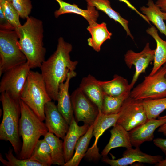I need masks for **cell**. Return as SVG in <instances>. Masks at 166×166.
Segmentation results:
<instances>
[{
  "label": "cell",
  "mask_w": 166,
  "mask_h": 166,
  "mask_svg": "<svg viewBox=\"0 0 166 166\" xmlns=\"http://www.w3.org/2000/svg\"><path fill=\"white\" fill-rule=\"evenodd\" d=\"M155 3L163 12H166V0H157Z\"/></svg>",
  "instance_id": "37"
},
{
  "label": "cell",
  "mask_w": 166,
  "mask_h": 166,
  "mask_svg": "<svg viewBox=\"0 0 166 166\" xmlns=\"http://www.w3.org/2000/svg\"><path fill=\"white\" fill-rule=\"evenodd\" d=\"M20 99L42 121L45 119V106L51 101L41 73L30 70L22 90Z\"/></svg>",
  "instance_id": "5"
},
{
  "label": "cell",
  "mask_w": 166,
  "mask_h": 166,
  "mask_svg": "<svg viewBox=\"0 0 166 166\" xmlns=\"http://www.w3.org/2000/svg\"><path fill=\"white\" fill-rule=\"evenodd\" d=\"M15 30L0 29V77L7 70L27 61Z\"/></svg>",
  "instance_id": "6"
},
{
  "label": "cell",
  "mask_w": 166,
  "mask_h": 166,
  "mask_svg": "<svg viewBox=\"0 0 166 166\" xmlns=\"http://www.w3.org/2000/svg\"><path fill=\"white\" fill-rule=\"evenodd\" d=\"M87 29L91 36L87 40L88 45L97 52L100 51L103 43L110 39L112 35V33L108 30L107 25L104 22L100 24L96 22L89 25Z\"/></svg>",
  "instance_id": "22"
},
{
  "label": "cell",
  "mask_w": 166,
  "mask_h": 166,
  "mask_svg": "<svg viewBox=\"0 0 166 166\" xmlns=\"http://www.w3.org/2000/svg\"><path fill=\"white\" fill-rule=\"evenodd\" d=\"M155 165L156 166H166V159L162 160Z\"/></svg>",
  "instance_id": "39"
},
{
  "label": "cell",
  "mask_w": 166,
  "mask_h": 166,
  "mask_svg": "<svg viewBox=\"0 0 166 166\" xmlns=\"http://www.w3.org/2000/svg\"><path fill=\"white\" fill-rule=\"evenodd\" d=\"M87 5L94 6L97 10H100L106 14L110 18L118 22L126 32L127 36L132 39L134 37L128 27L129 22L122 18L119 13L111 7L109 0H85Z\"/></svg>",
  "instance_id": "24"
},
{
  "label": "cell",
  "mask_w": 166,
  "mask_h": 166,
  "mask_svg": "<svg viewBox=\"0 0 166 166\" xmlns=\"http://www.w3.org/2000/svg\"><path fill=\"white\" fill-rule=\"evenodd\" d=\"M0 29L15 30L8 22L3 12L0 8Z\"/></svg>",
  "instance_id": "34"
},
{
  "label": "cell",
  "mask_w": 166,
  "mask_h": 166,
  "mask_svg": "<svg viewBox=\"0 0 166 166\" xmlns=\"http://www.w3.org/2000/svg\"><path fill=\"white\" fill-rule=\"evenodd\" d=\"M44 136L50 148L53 164L64 166L65 162L63 141L48 132Z\"/></svg>",
  "instance_id": "27"
},
{
  "label": "cell",
  "mask_w": 166,
  "mask_h": 166,
  "mask_svg": "<svg viewBox=\"0 0 166 166\" xmlns=\"http://www.w3.org/2000/svg\"><path fill=\"white\" fill-rule=\"evenodd\" d=\"M130 92L115 97L105 94L101 110V112L106 114L119 113L124 102L129 96Z\"/></svg>",
  "instance_id": "29"
},
{
  "label": "cell",
  "mask_w": 166,
  "mask_h": 166,
  "mask_svg": "<svg viewBox=\"0 0 166 166\" xmlns=\"http://www.w3.org/2000/svg\"><path fill=\"white\" fill-rule=\"evenodd\" d=\"M165 77H166V75H165Z\"/></svg>",
  "instance_id": "43"
},
{
  "label": "cell",
  "mask_w": 166,
  "mask_h": 166,
  "mask_svg": "<svg viewBox=\"0 0 166 166\" xmlns=\"http://www.w3.org/2000/svg\"><path fill=\"white\" fill-rule=\"evenodd\" d=\"M93 124L91 125L86 132L81 137L75 146V152L72 158L65 163L64 166H78L85 156L92 137L93 136Z\"/></svg>",
  "instance_id": "26"
},
{
  "label": "cell",
  "mask_w": 166,
  "mask_h": 166,
  "mask_svg": "<svg viewBox=\"0 0 166 166\" xmlns=\"http://www.w3.org/2000/svg\"><path fill=\"white\" fill-rule=\"evenodd\" d=\"M45 124L48 132L63 140L69 127L55 103L49 101L45 105Z\"/></svg>",
  "instance_id": "14"
},
{
  "label": "cell",
  "mask_w": 166,
  "mask_h": 166,
  "mask_svg": "<svg viewBox=\"0 0 166 166\" xmlns=\"http://www.w3.org/2000/svg\"><path fill=\"white\" fill-rule=\"evenodd\" d=\"M21 115L18 132L22 143L18 157L29 159L40 137L48 132L45 123L22 100L20 99Z\"/></svg>",
  "instance_id": "3"
},
{
  "label": "cell",
  "mask_w": 166,
  "mask_h": 166,
  "mask_svg": "<svg viewBox=\"0 0 166 166\" xmlns=\"http://www.w3.org/2000/svg\"><path fill=\"white\" fill-rule=\"evenodd\" d=\"M76 75L75 71L71 72L65 81L60 84L57 101L58 110L69 125L74 117L70 96L69 92V82L70 79Z\"/></svg>",
  "instance_id": "17"
},
{
  "label": "cell",
  "mask_w": 166,
  "mask_h": 166,
  "mask_svg": "<svg viewBox=\"0 0 166 166\" xmlns=\"http://www.w3.org/2000/svg\"><path fill=\"white\" fill-rule=\"evenodd\" d=\"M72 49V45L60 37L56 51L40 67L48 93L54 101H57L60 85L71 72L75 71L78 63L71 60L69 53Z\"/></svg>",
  "instance_id": "1"
},
{
  "label": "cell",
  "mask_w": 166,
  "mask_h": 166,
  "mask_svg": "<svg viewBox=\"0 0 166 166\" xmlns=\"http://www.w3.org/2000/svg\"><path fill=\"white\" fill-rule=\"evenodd\" d=\"M13 149L10 147L8 152L5 153L7 160L4 159L0 154V161L6 166H44L42 164L37 161L30 159H21L15 157L13 154Z\"/></svg>",
  "instance_id": "31"
},
{
  "label": "cell",
  "mask_w": 166,
  "mask_h": 166,
  "mask_svg": "<svg viewBox=\"0 0 166 166\" xmlns=\"http://www.w3.org/2000/svg\"><path fill=\"white\" fill-rule=\"evenodd\" d=\"M119 115V113L105 114L99 109V114L93 124V135L95 138L94 142L91 147L88 149L85 156L89 160H96L100 159L101 156L99 152L97 145L99 138L106 130L116 124Z\"/></svg>",
  "instance_id": "12"
},
{
  "label": "cell",
  "mask_w": 166,
  "mask_h": 166,
  "mask_svg": "<svg viewBox=\"0 0 166 166\" xmlns=\"http://www.w3.org/2000/svg\"><path fill=\"white\" fill-rule=\"evenodd\" d=\"M9 0V1H10V2H11L12 1V0Z\"/></svg>",
  "instance_id": "41"
},
{
  "label": "cell",
  "mask_w": 166,
  "mask_h": 166,
  "mask_svg": "<svg viewBox=\"0 0 166 166\" xmlns=\"http://www.w3.org/2000/svg\"><path fill=\"white\" fill-rule=\"evenodd\" d=\"M0 100L3 110L0 124V140L9 141L15 153L18 155L22 146L18 132L21 115L20 100L14 99L6 93L3 92L1 93Z\"/></svg>",
  "instance_id": "4"
},
{
  "label": "cell",
  "mask_w": 166,
  "mask_h": 166,
  "mask_svg": "<svg viewBox=\"0 0 166 166\" xmlns=\"http://www.w3.org/2000/svg\"><path fill=\"white\" fill-rule=\"evenodd\" d=\"M109 141L101 152V156L106 157L112 149L118 147L126 149L132 147L129 132L121 126L117 124L110 131Z\"/></svg>",
  "instance_id": "19"
},
{
  "label": "cell",
  "mask_w": 166,
  "mask_h": 166,
  "mask_svg": "<svg viewBox=\"0 0 166 166\" xmlns=\"http://www.w3.org/2000/svg\"><path fill=\"white\" fill-rule=\"evenodd\" d=\"M162 15L164 20L166 21V12H162Z\"/></svg>",
  "instance_id": "40"
},
{
  "label": "cell",
  "mask_w": 166,
  "mask_h": 166,
  "mask_svg": "<svg viewBox=\"0 0 166 166\" xmlns=\"http://www.w3.org/2000/svg\"><path fill=\"white\" fill-rule=\"evenodd\" d=\"M146 31L153 37L156 45V49L154 50L153 65L149 74L150 75H152L166 63V41L160 37L157 30L154 26L148 28Z\"/></svg>",
  "instance_id": "21"
},
{
  "label": "cell",
  "mask_w": 166,
  "mask_h": 166,
  "mask_svg": "<svg viewBox=\"0 0 166 166\" xmlns=\"http://www.w3.org/2000/svg\"><path fill=\"white\" fill-rule=\"evenodd\" d=\"M59 5V9L54 13L55 17L57 18L60 16L67 13L75 14L83 17L88 22L89 26L95 23L99 14L94 6L87 5L86 10L80 8L75 4H71L63 0H55Z\"/></svg>",
  "instance_id": "18"
},
{
  "label": "cell",
  "mask_w": 166,
  "mask_h": 166,
  "mask_svg": "<svg viewBox=\"0 0 166 166\" xmlns=\"http://www.w3.org/2000/svg\"><path fill=\"white\" fill-rule=\"evenodd\" d=\"M166 63L155 74L144 77L143 81L131 91L129 96L137 100L166 97Z\"/></svg>",
  "instance_id": "7"
},
{
  "label": "cell",
  "mask_w": 166,
  "mask_h": 166,
  "mask_svg": "<svg viewBox=\"0 0 166 166\" xmlns=\"http://www.w3.org/2000/svg\"><path fill=\"white\" fill-rule=\"evenodd\" d=\"M15 29L18 34L20 48L25 56L30 69L41 67L45 61L46 48L43 42L42 21L32 16Z\"/></svg>",
  "instance_id": "2"
},
{
  "label": "cell",
  "mask_w": 166,
  "mask_h": 166,
  "mask_svg": "<svg viewBox=\"0 0 166 166\" xmlns=\"http://www.w3.org/2000/svg\"><path fill=\"white\" fill-rule=\"evenodd\" d=\"M11 2L20 18L24 19L29 17L32 8L31 0H12Z\"/></svg>",
  "instance_id": "33"
},
{
  "label": "cell",
  "mask_w": 166,
  "mask_h": 166,
  "mask_svg": "<svg viewBox=\"0 0 166 166\" xmlns=\"http://www.w3.org/2000/svg\"><path fill=\"white\" fill-rule=\"evenodd\" d=\"M117 124L129 132L148 120L142 100L129 96L124 101L119 112Z\"/></svg>",
  "instance_id": "9"
},
{
  "label": "cell",
  "mask_w": 166,
  "mask_h": 166,
  "mask_svg": "<svg viewBox=\"0 0 166 166\" xmlns=\"http://www.w3.org/2000/svg\"><path fill=\"white\" fill-rule=\"evenodd\" d=\"M30 69L27 61L5 72L0 82V92H6L14 99L20 100Z\"/></svg>",
  "instance_id": "8"
},
{
  "label": "cell",
  "mask_w": 166,
  "mask_h": 166,
  "mask_svg": "<svg viewBox=\"0 0 166 166\" xmlns=\"http://www.w3.org/2000/svg\"><path fill=\"white\" fill-rule=\"evenodd\" d=\"M87 97L101 110L105 94L97 80L91 75L83 77L79 87Z\"/></svg>",
  "instance_id": "20"
},
{
  "label": "cell",
  "mask_w": 166,
  "mask_h": 166,
  "mask_svg": "<svg viewBox=\"0 0 166 166\" xmlns=\"http://www.w3.org/2000/svg\"><path fill=\"white\" fill-rule=\"evenodd\" d=\"M147 6H143L140 10L149 22H151L166 37V25L164 22L162 11L152 0H148Z\"/></svg>",
  "instance_id": "25"
},
{
  "label": "cell",
  "mask_w": 166,
  "mask_h": 166,
  "mask_svg": "<svg viewBox=\"0 0 166 166\" xmlns=\"http://www.w3.org/2000/svg\"><path fill=\"white\" fill-rule=\"evenodd\" d=\"M29 159L37 161L44 166L53 164L50 147L44 139L38 141Z\"/></svg>",
  "instance_id": "28"
},
{
  "label": "cell",
  "mask_w": 166,
  "mask_h": 166,
  "mask_svg": "<svg viewBox=\"0 0 166 166\" xmlns=\"http://www.w3.org/2000/svg\"><path fill=\"white\" fill-rule=\"evenodd\" d=\"M166 123V117L148 119L128 132L132 146L139 147L144 142L153 140L156 130Z\"/></svg>",
  "instance_id": "15"
},
{
  "label": "cell",
  "mask_w": 166,
  "mask_h": 166,
  "mask_svg": "<svg viewBox=\"0 0 166 166\" xmlns=\"http://www.w3.org/2000/svg\"><path fill=\"white\" fill-rule=\"evenodd\" d=\"M159 155H152L142 152L139 147L127 148L122 156L117 159H110L103 157L102 161L111 166H127L136 162L155 165L163 160Z\"/></svg>",
  "instance_id": "13"
},
{
  "label": "cell",
  "mask_w": 166,
  "mask_h": 166,
  "mask_svg": "<svg viewBox=\"0 0 166 166\" xmlns=\"http://www.w3.org/2000/svg\"><path fill=\"white\" fill-rule=\"evenodd\" d=\"M74 117L77 122L91 125L93 124L99 112L97 105L78 87L70 96Z\"/></svg>",
  "instance_id": "10"
},
{
  "label": "cell",
  "mask_w": 166,
  "mask_h": 166,
  "mask_svg": "<svg viewBox=\"0 0 166 166\" xmlns=\"http://www.w3.org/2000/svg\"><path fill=\"white\" fill-rule=\"evenodd\" d=\"M97 82L105 94L112 96H118L130 92L131 89L128 81L117 74L115 75L111 80L103 81L97 80Z\"/></svg>",
  "instance_id": "23"
},
{
  "label": "cell",
  "mask_w": 166,
  "mask_h": 166,
  "mask_svg": "<svg viewBox=\"0 0 166 166\" xmlns=\"http://www.w3.org/2000/svg\"><path fill=\"white\" fill-rule=\"evenodd\" d=\"M90 126V125L86 124H84L82 126L78 125L74 117H73L69 124L68 131L63 140L65 163L72 158L77 142L80 138L86 132Z\"/></svg>",
  "instance_id": "16"
},
{
  "label": "cell",
  "mask_w": 166,
  "mask_h": 166,
  "mask_svg": "<svg viewBox=\"0 0 166 166\" xmlns=\"http://www.w3.org/2000/svg\"><path fill=\"white\" fill-rule=\"evenodd\" d=\"M148 119H156L166 109V97L142 100Z\"/></svg>",
  "instance_id": "30"
},
{
  "label": "cell",
  "mask_w": 166,
  "mask_h": 166,
  "mask_svg": "<svg viewBox=\"0 0 166 166\" xmlns=\"http://www.w3.org/2000/svg\"><path fill=\"white\" fill-rule=\"evenodd\" d=\"M2 0H0V1H2Z\"/></svg>",
  "instance_id": "42"
},
{
  "label": "cell",
  "mask_w": 166,
  "mask_h": 166,
  "mask_svg": "<svg viewBox=\"0 0 166 166\" xmlns=\"http://www.w3.org/2000/svg\"><path fill=\"white\" fill-rule=\"evenodd\" d=\"M153 140L154 145L159 148L164 154L166 159V139L157 138Z\"/></svg>",
  "instance_id": "35"
},
{
  "label": "cell",
  "mask_w": 166,
  "mask_h": 166,
  "mask_svg": "<svg viewBox=\"0 0 166 166\" xmlns=\"http://www.w3.org/2000/svg\"><path fill=\"white\" fill-rule=\"evenodd\" d=\"M162 117H166V115L161 116ZM158 132L160 133L163 134L166 136V123L159 128Z\"/></svg>",
  "instance_id": "38"
},
{
  "label": "cell",
  "mask_w": 166,
  "mask_h": 166,
  "mask_svg": "<svg viewBox=\"0 0 166 166\" xmlns=\"http://www.w3.org/2000/svg\"><path fill=\"white\" fill-rule=\"evenodd\" d=\"M0 8L9 23L15 29L22 25L20 22V16L11 2L8 0L0 1Z\"/></svg>",
  "instance_id": "32"
},
{
  "label": "cell",
  "mask_w": 166,
  "mask_h": 166,
  "mask_svg": "<svg viewBox=\"0 0 166 166\" xmlns=\"http://www.w3.org/2000/svg\"><path fill=\"white\" fill-rule=\"evenodd\" d=\"M121 2H124L130 8L135 11L140 17L146 21L148 24H150V22L146 17L142 13L139 11L128 0H118Z\"/></svg>",
  "instance_id": "36"
},
{
  "label": "cell",
  "mask_w": 166,
  "mask_h": 166,
  "mask_svg": "<svg viewBox=\"0 0 166 166\" xmlns=\"http://www.w3.org/2000/svg\"><path fill=\"white\" fill-rule=\"evenodd\" d=\"M154 50L150 47L149 43H147L144 49L140 52L136 53L132 50L127 51L124 55V61L127 66L131 69L134 65L135 71L130 84L132 89L138 80L139 76L145 73L150 63L153 61Z\"/></svg>",
  "instance_id": "11"
}]
</instances>
